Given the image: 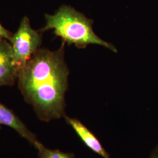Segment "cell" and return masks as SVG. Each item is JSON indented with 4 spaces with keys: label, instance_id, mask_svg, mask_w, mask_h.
Segmentation results:
<instances>
[{
    "label": "cell",
    "instance_id": "52a82bcc",
    "mask_svg": "<svg viewBox=\"0 0 158 158\" xmlns=\"http://www.w3.org/2000/svg\"><path fill=\"white\" fill-rule=\"evenodd\" d=\"M39 158H75L73 153L63 152L59 150H53L45 147L41 142L36 148Z\"/></svg>",
    "mask_w": 158,
    "mask_h": 158
},
{
    "label": "cell",
    "instance_id": "5b68a950",
    "mask_svg": "<svg viewBox=\"0 0 158 158\" xmlns=\"http://www.w3.org/2000/svg\"><path fill=\"white\" fill-rule=\"evenodd\" d=\"M0 125H5L15 131L35 148L40 143L36 135L29 130L12 110L0 102Z\"/></svg>",
    "mask_w": 158,
    "mask_h": 158
},
{
    "label": "cell",
    "instance_id": "ba28073f",
    "mask_svg": "<svg viewBox=\"0 0 158 158\" xmlns=\"http://www.w3.org/2000/svg\"><path fill=\"white\" fill-rule=\"evenodd\" d=\"M13 34L8 30L6 29L1 23H0V40H8L10 42L11 41Z\"/></svg>",
    "mask_w": 158,
    "mask_h": 158
},
{
    "label": "cell",
    "instance_id": "6da1fadb",
    "mask_svg": "<svg viewBox=\"0 0 158 158\" xmlns=\"http://www.w3.org/2000/svg\"><path fill=\"white\" fill-rule=\"evenodd\" d=\"M64 44L55 51L40 48L19 72V90L44 122L66 115L69 70L64 60Z\"/></svg>",
    "mask_w": 158,
    "mask_h": 158
},
{
    "label": "cell",
    "instance_id": "277c9868",
    "mask_svg": "<svg viewBox=\"0 0 158 158\" xmlns=\"http://www.w3.org/2000/svg\"><path fill=\"white\" fill-rule=\"evenodd\" d=\"M19 69L8 40H0V87L12 86L18 80Z\"/></svg>",
    "mask_w": 158,
    "mask_h": 158
},
{
    "label": "cell",
    "instance_id": "3957f363",
    "mask_svg": "<svg viewBox=\"0 0 158 158\" xmlns=\"http://www.w3.org/2000/svg\"><path fill=\"white\" fill-rule=\"evenodd\" d=\"M40 32L31 28L28 18L24 17L17 32L13 34L10 43L19 72L40 49L42 42Z\"/></svg>",
    "mask_w": 158,
    "mask_h": 158
},
{
    "label": "cell",
    "instance_id": "7a4b0ae2",
    "mask_svg": "<svg viewBox=\"0 0 158 158\" xmlns=\"http://www.w3.org/2000/svg\"><path fill=\"white\" fill-rule=\"evenodd\" d=\"M45 19V25L39 31L40 32L53 29L54 34L61 38L63 42L80 49L97 44L117 52L113 45L102 40L94 32L92 20L70 6H62L55 14H46Z\"/></svg>",
    "mask_w": 158,
    "mask_h": 158
},
{
    "label": "cell",
    "instance_id": "9c48e42d",
    "mask_svg": "<svg viewBox=\"0 0 158 158\" xmlns=\"http://www.w3.org/2000/svg\"><path fill=\"white\" fill-rule=\"evenodd\" d=\"M152 158H158V147L153 153Z\"/></svg>",
    "mask_w": 158,
    "mask_h": 158
},
{
    "label": "cell",
    "instance_id": "8992f818",
    "mask_svg": "<svg viewBox=\"0 0 158 158\" xmlns=\"http://www.w3.org/2000/svg\"><path fill=\"white\" fill-rule=\"evenodd\" d=\"M64 118L89 149L103 158H111L95 135L80 121L77 119L70 118L66 115L64 117Z\"/></svg>",
    "mask_w": 158,
    "mask_h": 158
}]
</instances>
